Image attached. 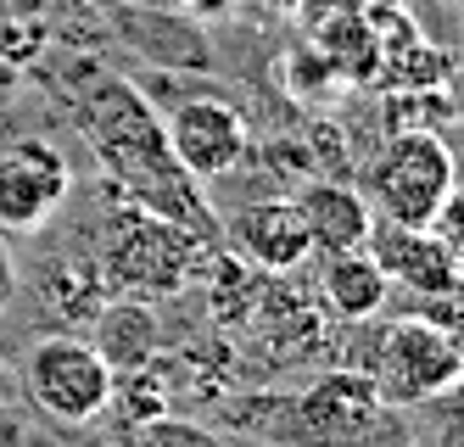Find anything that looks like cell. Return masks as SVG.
<instances>
[{"mask_svg": "<svg viewBox=\"0 0 464 447\" xmlns=\"http://www.w3.org/2000/svg\"><path fill=\"white\" fill-rule=\"evenodd\" d=\"M79 123L90 134L95 157L107 162V174L135 196L140 213H157L179 224L185 235H213V219L202 208V196H196V180L174 162L169 151V134H162L157 112L146 107V95L135 84H95L84 101H79Z\"/></svg>", "mask_w": 464, "mask_h": 447, "instance_id": "obj_1", "label": "cell"}, {"mask_svg": "<svg viewBox=\"0 0 464 447\" xmlns=\"http://www.w3.org/2000/svg\"><path fill=\"white\" fill-rule=\"evenodd\" d=\"M381 408L386 403L370 369H342L314 381L303 397H257V414H236V420L285 447H347L381 420Z\"/></svg>", "mask_w": 464, "mask_h": 447, "instance_id": "obj_2", "label": "cell"}, {"mask_svg": "<svg viewBox=\"0 0 464 447\" xmlns=\"http://www.w3.org/2000/svg\"><path fill=\"white\" fill-rule=\"evenodd\" d=\"M453 196V151L437 129L386 134V146L363 168V201L386 224H430Z\"/></svg>", "mask_w": 464, "mask_h": 447, "instance_id": "obj_3", "label": "cell"}, {"mask_svg": "<svg viewBox=\"0 0 464 447\" xmlns=\"http://www.w3.org/2000/svg\"><path fill=\"white\" fill-rule=\"evenodd\" d=\"M370 381H375L386 408H414V403H430V397H442L448 386H459L464 381V358H459V347L448 341L442 325L397 319L375 341Z\"/></svg>", "mask_w": 464, "mask_h": 447, "instance_id": "obj_4", "label": "cell"}, {"mask_svg": "<svg viewBox=\"0 0 464 447\" xmlns=\"http://www.w3.org/2000/svg\"><path fill=\"white\" fill-rule=\"evenodd\" d=\"M23 381H28V397H34L51 420H68V425L95 420L112 403V364L79 335L40 341L23 364Z\"/></svg>", "mask_w": 464, "mask_h": 447, "instance_id": "obj_5", "label": "cell"}, {"mask_svg": "<svg viewBox=\"0 0 464 447\" xmlns=\"http://www.w3.org/2000/svg\"><path fill=\"white\" fill-rule=\"evenodd\" d=\"M73 168L51 141L23 134V141L0 146V229L6 235H34L51 224V213L68 201Z\"/></svg>", "mask_w": 464, "mask_h": 447, "instance_id": "obj_6", "label": "cell"}, {"mask_svg": "<svg viewBox=\"0 0 464 447\" xmlns=\"http://www.w3.org/2000/svg\"><path fill=\"white\" fill-rule=\"evenodd\" d=\"M162 134H169V151H174V162L185 168L190 180H224V174H236L246 146H252L246 118L229 107V101H218V95L179 101V107L169 112V123H162Z\"/></svg>", "mask_w": 464, "mask_h": 447, "instance_id": "obj_7", "label": "cell"}, {"mask_svg": "<svg viewBox=\"0 0 464 447\" xmlns=\"http://www.w3.org/2000/svg\"><path fill=\"white\" fill-rule=\"evenodd\" d=\"M190 240L179 224L157 219V213H129L112 224L107 240V280L129 286V291H174L185 286V258H190Z\"/></svg>", "mask_w": 464, "mask_h": 447, "instance_id": "obj_8", "label": "cell"}, {"mask_svg": "<svg viewBox=\"0 0 464 447\" xmlns=\"http://www.w3.org/2000/svg\"><path fill=\"white\" fill-rule=\"evenodd\" d=\"M363 252L381 263L386 280L409 286L414 296H442L459 280V263L448 258V247L437 240L430 224H375Z\"/></svg>", "mask_w": 464, "mask_h": 447, "instance_id": "obj_9", "label": "cell"}, {"mask_svg": "<svg viewBox=\"0 0 464 447\" xmlns=\"http://www.w3.org/2000/svg\"><path fill=\"white\" fill-rule=\"evenodd\" d=\"M229 247L252 268H269V274H285L314 252L296 201H252V208H241L229 219Z\"/></svg>", "mask_w": 464, "mask_h": 447, "instance_id": "obj_10", "label": "cell"}, {"mask_svg": "<svg viewBox=\"0 0 464 447\" xmlns=\"http://www.w3.org/2000/svg\"><path fill=\"white\" fill-rule=\"evenodd\" d=\"M296 213H303V229H308V247L336 258V252H358L375 229V213L363 190L353 185H336V180H314L296 190Z\"/></svg>", "mask_w": 464, "mask_h": 447, "instance_id": "obj_11", "label": "cell"}, {"mask_svg": "<svg viewBox=\"0 0 464 447\" xmlns=\"http://www.w3.org/2000/svg\"><path fill=\"white\" fill-rule=\"evenodd\" d=\"M392 296V280L381 274V263L370 252H336V258H324V302H330V314H342V319H375L381 307Z\"/></svg>", "mask_w": 464, "mask_h": 447, "instance_id": "obj_12", "label": "cell"}, {"mask_svg": "<svg viewBox=\"0 0 464 447\" xmlns=\"http://www.w3.org/2000/svg\"><path fill=\"white\" fill-rule=\"evenodd\" d=\"M112 369H146L157 358V314L146 302H112L102 314V330L90 341Z\"/></svg>", "mask_w": 464, "mask_h": 447, "instance_id": "obj_13", "label": "cell"}, {"mask_svg": "<svg viewBox=\"0 0 464 447\" xmlns=\"http://www.w3.org/2000/svg\"><path fill=\"white\" fill-rule=\"evenodd\" d=\"M442 118H453V101H448L442 84H403V90H392V101H386L392 134H403V129H437Z\"/></svg>", "mask_w": 464, "mask_h": 447, "instance_id": "obj_14", "label": "cell"}, {"mask_svg": "<svg viewBox=\"0 0 464 447\" xmlns=\"http://www.w3.org/2000/svg\"><path fill=\"white\" fill-rule=\"evenodd\" d=\"M146 447H229L224 436H213L208 425H190V420H146Z\"/></svg>", "mask_w": 464, "mask_h": 447, "instance_id": "obj_15", "label": "cell"}, {"mask_svg": "<svg viewBox=\"0 0 464 447\" xmlns=\"http://www.w3.org/2000/svg\"><path fill=\"white\" fill-rule=\"evenodd\" d=\"M430 229H437V240L448 247V258L459 263V274H464V196L453 190L442 208H437V219H430Z\"/></svg>", "mask_w": 464, "mask_h": 447, "instance_id": "obj_16", "label": "cell"}, {"mask_svg": "<svg viewBox=\"0 0 464 447\" xmlns=\"http://www.w3.org/2000/svg\"><path fill=\"white\" fill-rule=\"evenodd\" d=\"M437 307H430V325H442L448 330V341L459 347V358H464V274L442 291V296H430Z\"/></svg>", "mask_w": 464, "mask_h": 447, "instance_id": "obj_17", "label": "cell"}, {"mask_svg": "<svg viewBox=\"0 0 464 447\" xmlns=\"http://www.w3.org/2000/svg\"><path fill=\"white\" fill-rule=\"evenodd\" d=\"M17 296V263L6 252V240H0V314H6V302Z\"/></svg>", "mask_w": 464, "mask_h": 447, "instance_id": "obj_18", "label": "cell"}, {"mask_svg": "<svg viewBox=\"0 0 464 447\" xmlns=\"http://www.w3.org/2000/svg\"><path fill=\"white\" fill-rule=\"evenodd\" d=\"M185 6H202V12H224L229 0H185Z\"/></svg>", "mask_w": 464, "mask_h": 447, "instance_id": "obj_19", "label": "cell"}]
</instances>
